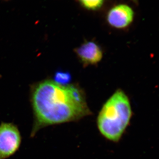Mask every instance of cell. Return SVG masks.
Returning <instances> with one entry per match:
<instances>
[{
    "label": "cell",
    "instance_id": "cell-1",
    "mask_svg": "<svg viewBox=\"0 0 159 159\" xmlns=\"http://www.w3.org/2000/svg\"><path fill=\"white\" fill-rule=\"evenodd\" d=\"M32 104L34 120L31 137L44 127L75 122L91 114L80 90L54 81H45L36 87Z\"/></svg>",
    "mask_w": 159,
    "mask_h": 159
},
{
    "label": "cell",
    "instance_id": "cell-2",
    "mask_svg": "<svg viewBox=\"0 0 159 159\" xmlns=\"http://www.w3.org/2000/svg\"><path fill=\"white\" fill-rule=\"evenodd\" d=\"M132 116L128 97L118 90L106 102L97 117L99 131L106 139L119 142L127 128Z\"/></svg>",
    "mask_w": 159,
    "mask_h": 159
},
{
    "label": "cell",
    "instance_id": "cell-3",
    "mask_svg": "<svg viewBox=\"0 0 159 159\" xmlns=\"http://www.w3.org/2000/svg\"><path fill=\"white\" fill-rule=\"evenodd\" d=\"M21 136L17 125L11 122L0 124V159L13 155L19 149Z\"/></svg>",
    "mask_w": 159,
    "mask_h": 159
},
{
    "label": "cell",
    "instance_id": "cell-4",
    "mask_svg": "<svg viewBox=\"0 0 159 159\" xmlns=\"http://www.w3.org/2000/svg\"><path fill=\"white\" fill-rule=\"evenodd\" d=\"M134 12L130 6L120 4L113 6L107 12V21L113 28L123 29L133 21Z\"/></svg>",
    "mask_w": 159,
    "mask_h": 159
},
{
    "label": "cell",
    "instance_id": "cell-5",
    "mask_svg": "<svg viewBox=\"0 0 159 159\" xmlns=\"http://www.w3.org/2000/svg\"><path fill=\"white\" fill-rule=\"evenodd\" d=\"M76 52L78 57L85 65L97 64L102 57V50L97 44L93 42L84 43L76 50Z\"/></svg>",
    "mask_w": 159,
    "mask_h": 159
},
{
    "label": "cell",
    "instance_id": "cell-6",
    "mask_svg": "<svg viewBox=\"0 0 159 159\" xmlns=\"http://www.w3.org/2000/svg\"><path fill=\"white\" fill-rule=\"evenodd\" d=\"M105 0H78L80 6L89 11H97L102 8Z\"/></svg>",
    "mask_w": 159,
    "mask_h": 159
},
{
    "label": "cell",
    "instance_id": "cell-7",
    "mask_svg": "<svg viewBox=\"0 0 159 159\" xmlns=\"http://www.w3.org/2000/svg\"><path fill=\"white\" fill-rule=\"evenodd\" d=\"M54 79L55 82L61 85H65L70 82L71 76L67 72H57L55 74Z\"/></svg>",
    "mask_w": 159,
    "mask_h": 159
},
{
    "label": "cell",
    "instance_id": "cell-8",
    "mask_svg": "<svg viewBox=\"0 0 159 159\" xmlns=\"http://www.w3.org/2000/svg\"><path fill=\"white\" fill-rule=\"evenodd\" d=\"M130 1H132L136 5L139 4V0H130Z\"/></svg>",
    "mask_w": 159,
    "mask_h": 159
},
{
    "label": "cell",
    "instance_id": "cell-9",
    "mask_svg": "<svg viewBox=\"0 0 159 159\" xmlns=\"http://www.w3.org/2000/svg\"><path fill=\"white\" fill-rule=\"evenodd\" d=\"M6 1H7V0H6Z\"/></svg>",
    "mask_w": 159,
    "mask_h": 159
}]
</instances>
